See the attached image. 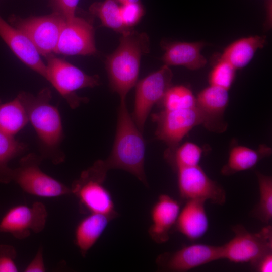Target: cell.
Returning <instances> with one entry per match:
<instances>
[{
	"label": "cell",
	"instance_id": "7c38bea8",
	"mask_svg": "<svg viewBox=\"0 0 272 272\" xmlns=\"http://www.w3.org/2000/svg\"><path fill=\"white\" fill-rule=\"evenodd\" d=\"M176 171L178 191L182 199L209 201L220 206L225 203L224 189L211 179L199 165L180 168Z\"/></svg>",
	"mask_w": 272,
	"mask_h": 272
},
{
	"label": "cell",
	"instance_id": "f1b7e54d",
	"mask_svg": "<svg viewBox=\"0 0 272 272\" xmlns=\"http://www.w3.org/2000/svg\"><path fill=\"white\" fill-rule=\"evenodd\" d=\"M236 70L227 62L219 59L209 74L210 85L229 90L234 82Z\"/></svg>",
	"mask_w": 272,
	"mask_h": 272
},
{
	"label": "cell",
	"instance_id": "7402d4cb",
	"mask_svg": "<svg viewBox=\"0 0 272 272\" xmlns=\"http://www.w3.org/2000/svg\"><path fill=\"white\" fill-rule=\"evenodd\" d=\"M271 154V148L261 145L253 149L244 146L233 147L230 151L228 159L221 169V174L229 176L254 167L262 158Z\"/></svg>",
	"mask_w": 272,
	"mask_h": 272
},
{
	"label": "cell",
	"instance_id": "44dd1931",
	"mask_svg": "<svg viewBox=\"0 0 272 272\" xmlns=\"http://www.w3.org/2000/svg\"><path fill=\"white\" fill-rule=\"evenodd\" d=\"M266 36H252L238 39L228 45L219 59L224 60L236 70L247 65L258 49L266 44Z\"/></svg>",
	"mask_w": 272,
	"mask_h": 272
},
{
	"label": "cell",
	"instance_id": "9a60e30c",
	"mask_svg": "<svg viewBox=\"0 0 272 272\" xmlns=\"http://www.w3.org/2000/svg\"><path fill=\"white\" fill-rule=\"evenodd\" d=\"M0 37L26 65L46 79V66L28 37L0 16Z\"/></svg>",
	"mask_w": 272,
	"mask_h": 272
},
{
	"label": "cell",
	"instance_id": "8992f818",
	"mask_svg": "<svg viewBox=\"0 0 272 272\" xmlns=\"http://www.w3.org/2000/svg\"><path fill=\"white\" fill-rule=\"evenodd\" d=\"M43 159L34 153L22 157L19 166L12 169L11 181L26 193L40 197L53 198L71 194L70 188L41 169Z\"/></svg>",
	"mask_w": 272,
	"mask_h": 272
},
{
	"label": "cell",
	"instance_id": "d6a6232c",
	"mask_svg": "<svg viewBox=\"0 0 272 272\" xmlns=\"http://www.w3.org/2000/svg\"><path fill=\"white\" fill-rule=\"evenodd\" d=\"M252 269L257 272L272 271V251H269L250 263Z\"/></svg>",
	"mask_w": 272,
	"mask_h": 272
},
{
	"label": "cell",
	"instance_id": "8fae6325",
	"mask_svg": "<svg viewBox=\"0 0 272 272\" xmlns=\"http://www.w3.org/2000/svg\"><path fill=\"white\" fill-rule=\"evenodd\" d=\"M222 259V245L196 243L160 254L156 263L161 271L185 272Z\"/></svg>",
	"mask_w": 272,
	"mask_h": 272
},
{
	"label": "cell",
	"instance_id": "2e32d148",
	"mask_svg": "<svg viewBox=\"0 0 272 272\" xmlns=\"http://www.w3.org/2000/svg\"><path fill=\"white\" fill-rule=\"evenodd\" d=\"M180 209L179 202L170 195L162 194L159 196L150 212L152 223L148 233L153 241L162 244L169 240Z\"/></svg>",
	"mask_w": 272,
	"mask_h": 272
},
{
	"label": "cell",
	"instance_id": "d6986e66",
	"mask_svg": "<svg viewBox=\"0 0 272 272\" xmlns=\"http://www.w3.org/2000/svg\"><path fill=\"white\" fill-rule=\"evenodd\" d=\"M205 202L199 199L187 200L180 210L174 227L189 240L195 241L201 238L208 230L209 222Z\"/></svg>",
	"mask_w": 272,
	"mask_h": 272
},
{
	"label": "cell",
	"instance_id": "6da1fadb",
	"mask_svg": "<svg viewBox=\"0 0 272 272\" xmlns=\"http://www.w3.org/2000/svg\"><path fill=\"white\" fill-rule=\"evenodd\" d=\"M17 97L37 134L40 156L54 164L63 162L65 155L60 147L63 138V127L58 110L50 103V90L44 88L36 96L22 92Z\"/></svg>",
	"mask_w": 272,
	"mask_h": 272
},
{
	"label": "cell",
	"instance_id": "cb8c5ba5",
	"mask_svg": "<svg viewBox=\"0 0 272 272\" xmlns=\"http://www.w3.org/2000/svg\"><path fill=\"white\" fill-rule=\"evenodd\" d=\"M120 7L116 0H104L93 3L89 11L100 20L103 26L122 34L130 29L122 23Z\"/></svg>",
	"mask_w": 272,
	"mask_h": 272
},
{
	"label": "cell",
	"instance_id": "484cf974",
	"mask_svg": "<svg viewBox=\"0 0 272 272\" xmlns=\"http://www.w3.org/2000/svg\"><path fill=\"white\" fill-rule=\"evenodd\" d=\"M202 150L195 143L187 142L165 153V158L174 169L199 165Z\"/></svg>",
	"mask_w": 272,
	"mask_h": 272
},
{
	"label": "cell",
	"instance_id": "ac0fdd59",
	"mask_svg": "<svg viewBox=\"0 0 272 272\" xmlns=\"http://www.w3.org/2000/svg\"><path fill=\"white\" fill-rule=\"evenodd\" d=\"M207 44L203 42H163L164 53L161 60L165 65L182 66L191 70L203 67L207 63L201 50Z\"/></svg>",
	"mask_w": 272,
	"mask_h": 272
},
{
	"label": "cell",
	"instance_id": "5b68a950",
	"mask_svg": "<svg viewBox=\"0 0 272 272\" xmlns=\"http://www.w3.org/2000/svg\"><path fill=\"white\" fill-rule=\"evenodd\" d=\"M47 59L46 80L53 85L72 109L88 99L79 96L76 91L99 85V77L90 75L64 59L51 54Z\"/></svg>",
	"mask_w": 272,
	"mask_h": 272
},
{
	"label": "cell",
	"instance_id": "277c9868",
	"mask_svg": "<svg viewBox=\"0 0 272 272\" xmlns=\"http://www.w3.org/2000/svg\"><path fill=\"white\" fill-rule=\"evenodd\" d=\"M107 172L101 160H98L81 173L70 188L83 212L103 214L113 219L118 214L111 194L104 185Z\"/></svg>",
	"mask_w": 272,
	"mask_h": 272
},
{
	"label": "cell",
	"instance_id": "83f0119b",
	"mask_svg": "<svg viewBox=\"0 0 272 272\" xmlns=\"http://www.w3.org/2000/svg\"><path fill=\"white\" fill-rule=\"evenodd\" d=\"M165 110L191 108L196 106V99L191 90L183 85L170 87L160 102Z\"/></svg>",
	"mask_w": 272,
	"mask_h": 272
},
{
	"label": "cell",
	"instance_id": "1f68e13d",
	"mask_svg": "<svg viewBox=\"0 0 272 272\" xmlns=\"http://www.w3.org/2000/svg\"><path fill=\"white\" fill-rule=\"evenodd\" d=\"M80 0H50V5L55 12L66 20L73 19Z\"/></svg>",
	"mask_w": 272,
	"mask_h": 272
},
{
	"label": "cell",
	"instance_id": "4fadbf2b",
	"mask_svg": "<svg viewBox=\"0 0 272 272\" xmlns=\"http://www.w3.org/2000/svg\"><path fill=\"white\" fill-rule=\"evenodd\" d=\"M47 211L41 202L31 206L19 205L10 208L0 221V233H8L15 238L23 239L31 232L38 233L45 227Z\"/></svg>",
	"mask_w": 272,
	"mask_h": 272
},
{
	"label": "cell",
	"instance_id": "e575fe53",
	"mask_svg": "<svg viewBox=\"0 0 272 272\" xmlns=\"http://www.w3.org/2000/svg\"><path fill=\"white\" fill-rule=\"evenodd\" d=\"M116 1L118 2L121 3V5L140 2V0H116Z\"/></svg>",
	"mask_w": 272,
	"mask_h": 272
},
{
	"label": "cell",
	"instance_id": "836d02e7",
	"mask_svg": "<svg viewBox=\"0 0 272 272\" xmlns=\"http://www.w3.org/2000/svg\"><path fill=\"white\" fill-rule=\"evenodd\" d=\"M25 272H44L46 268L43 258V247L40 246L33 259L25 268Z\"/></svg>",
	"mask_w": 272,
	"mask_h": 272
},
{
	"label": "cell",
	"instance_id": "3957f363",
	"mask_svg": "<svg viewBox=\"0 0 272 272\" xmlns=\"http://www.w3.org/2000/svg\"><path fill=\"white\" fill-rule=\"evenodd\" d=\"M149 48L148 35L130 29L121 34L117 48L107 57L105 67L109 86L120 100L126 99L135 86L141 58L149 52Z\"/></svg>",
	"mask_w": 272,
	"mask_h": 272
},
{
	"label": "cell",
	"instance_id": "d4e9b609",
	"mask_svg": "<svg viewBox=\"0 0 272 272\" xmlns=\"http://www.w3.org/2000/svg\"><path fill=\"white\" fill-rule=\"evenodd\" d=\"M26 145L18 142L14 135L0 130V183H8L11 181L12 168L8 162L22 153Z\"/></svg>",
	"mask_w": 272,
	"mask_h": 272
},
{
	"label": "cell",
	"instance_id": "f546056e",
	"mask_svg": "<svg viewBox=\"0 0 272 272\" xmlns=\"http://www.w3.org/2000/svg\"><path fill=\"white\" fill-rule=\"evenodd\" d=\"M120 12L123 25L129 29L136 25L145 14L144 7L140 2L121 5Z\"/></svg>",
	"mask_w": 272,
	"mask_h": 272
},
{
	"label": "cell",
	"instance_id": "7a4b0ae2",
	"mask_svg": "<svg viewBox=\"0 0 272 272\" xmlns=\"http://www.w3.org/2000/svg\"><path fill=\"white\" fill-rule=\"evenodd\" d=\"M142 133L128 111L126 99L120 100L112 150L107 159L101 160L107 171L114 169L124 170L148 187L144 169L145 143Z\"/></svg>",
	"mask_w": 272,
	"mask_h": 272
},
{
	"label": "cell",
	"instance_id": "52a82bcc",
	"mask_svg": "<svg viewBox=\"0 0 272 272\" xmlns=\"http://www.w3.org/2000/svg\"><path fill=\"white\" fill-rule=\"evenodd\" d=\"M234 237L222 245V259L234 263H251L272 251V226L267 224L258 232H251L240 224L231 228Z\"/></svg>",
	"mask_w": 272,
	"mask_h": 272
},
{
	"label": "cell",
	"instance_id": "4dcf8cb0",
	"mask_svg": "<svg viewBox=\"0 0 272 272\" xmlns=\"http://www.w3.org/2000/svg\"><path fill=\"white\" fill-rule=\"evenodd\" d=\"M17 251L12 245L0 244V272H17Z\"/></svg>",
	"mask_w": 272,
	"mask_h": 272
},
{
	"label": "cell",
	"instance_id": "30bf717a",
	"mask_svg": "<svg viewBox=\"0 0 272 272\" xmlns=\"http://www.w3.org/2000/svg\"><path fill=\"white\" fill-rule=\"evenodd\" d=\"M152 119L157 124L156 138L165 143L172 150L194 127L202 124L205 117L197 107L176 110L162 109L154 113Z\"/></svg>",
	"mask_w": 272,
	"mask_h": 272
},
{
	"label": "cell",
	"instance_id": "5bb4252c",
	"mask_svg": "<svg viewBox=\"0 0 272 272\" xmlns=\"http://www.w3.org/2000/svg\"><path fill=\"white\" fill-rule=\"evenodd\" d=\"M97 52L91 22L77 16L66 20L54 53L66 56L91 55Z\"/></svg>",
	"mask_w": 272,
	"mask_h": 272
},
{
	"label": "cell",
	"instance_id": "603a6c76",
	"mask_svg": "<svg viewBox=\"0 0 272 272\" xmlns=\"http://www.w3.org/2000/svg\"><path fill=\"white\" fill-rule=\"evenodd\" d=\"M28 121L26 112L17 96L7 103H2L0 99V130L14 135Z\"/></svg>",
	"mask_w": 272,
	"mask_h": 272
},
{
	"label": "cell",
	"instance_id": "e0dca14e",
	"mask_svg": "<svg viewBox=\"0 0 272 272\" xmlns=\"http://www.w3.org/2000/svg\"><path fill=\"white\" fill-rule=\"evenodd\" d=\"M229 98L228 90L213 85L205 88L198 94L196 106L203 114V124L210 130L222 131L225 129L223 116Z\"/></svg>",
	"mask_w": 272,
	"mask_h": 272
},
{
	"label": "cell",
	"instance_id": "4316f807",
	"mask_svg": "<svg viewBox=\"0 0 272 272\" xmlns=\"http://www.w3.org/2000/svg\"><path fill=\"white\" fill-rule=\"evenodd\" d=\"M256 174L259 199L252 211V215L261 222L269 224L272 219V178L258 171Z\"/></svg>",
	"mask_w": 272,
	"mask_h": 272
},
{
	"label": "cell",
	"instance_id": "9c48e42d",
	"mask_svg": "<svg viewBox=\"0 0 272 272\" xmlns=\"http://www.w3.org/2000/svg\"><path fill=\"white\" fill-rule=\"evenodd\" d=\"M172 78L171 70L164 64L137 83L133 111L131 115L142 132L152 107L160 103L171 86Z\"/></svg>",
	"mask_w": 272,
	"mask_h": 272
},
{
	"label": "cell",
	"instance_id": "ba28073f",
	"mask_svg": "<svg viewBox=\"0 0 272 272\" xmlns=\"http://www.w3.org/2000/svg\"><path fill=\"white\" fill-rule=\"evenodd\" d=\"M65 21L55 12L25 18L12 15L9 19V23L24 33L39 54L45 57L55 53Z\"/></svg>",
	"mask_w": 272,
	"mask_h": 272
},
{
	"label": "cell",
	"instance_id": "ffe728a7",
	"mask_svg": "<svg viewBox=\"0 0 272 272\" xmlns=\"http://www.w3.org/2000/svg\"><path fill=\"white\" fill-rule=\"evenodd\" d=\"M113 219L108 216L89 213L77 224L74 242L83 256H85L102 235Z\"/></svg>",
	"mask_w": 272,
	"mask_h": 272
}]
</instances>
